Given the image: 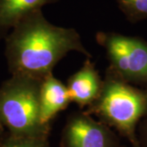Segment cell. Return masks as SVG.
<instances>
[{
    "label": "cell",
    "mask_w": 147,
    "mask_h": 147,
    "mask_svg": "<svg viewBox=\"0 0 147 147\" xmlns=\"http://www.w3.org/2000/svg\"><path fill=\"white\" fill-rule=\"evenodd\" d=\"M12 29L8 53L16 75L42 80L68 53L91 57L75 29L53 25L42 10L25 16Z\"/></svg>",
    "instance_id": "1"
},
{
    "label": "cell",
    "mask_w": 147,
    "mask_h": 147,
    "mask_svg": "<svg viewBox=\"0 0 147 147\" xmlns=\"http://www.w3.org/2000/svg\"><path fill=\"white\" fill-rule=\"evenodd\" d=\"M85 112L115 128L132 147H142L136 129L140 119L147 114V92L129 85L110 69L98 97Z\"/></svg>",
    "instance_id": "2"
},
{
    "label": "cell",
    "mask_w": 147,
    "mask_h": 147,
    "mask_svg": "<svg viewBox=\"0 0 147 147\" xmlns=\"http://www.w3.org/2000/svg\"><path fill=\"white\" fill-rule=\"evenodd\" d=\"M40 79L16 75L0 91V121L16 137H49L40 121Z\"/></svg>",
    "instance_id": "3"
},
{
    "label": "cell",
    "mask_w": 147,
    "mask_h": 147,
    "mask_svg": "<svg viewBox=\"0 0 147 147\" xmlns=\"http://www.w3.org/2000/svg\"><path fill=\"white\" fill-rule=\"evenodd\" d=\"M96 40L105 49L110 69L127 83L147 84V42L141 38L100 31Z\"/></svg>",
    "instance_id": "4"
},
{
    "label": "cell",
    "mask_w": 147,
    "mask_h": 147,
    "mask_svg": "<svg viewBox=\"0 0 147 147\" xmlns=\"http://www.w3.org/2000/svg\"><path fill=\"white\" fill-rule=\"evenodd\" d=\"M61 145L62 147H119V141L110 127L84 111L69 117Z\"/></svg>",
    "instance_id": "5"
},
{
    "label": "cell",
    "mask_w": 147,
    "mask_h": 147,
    "mask_svg": "<svg viewBox=\"0 0 147 147\" xmlns=\"http://www.w3.org/2000/svg\"><path fill=\"white\" fill-rule=\"evenodd\" d=\"M103 84L95 64L90 58L67 80L66 88L71 102H75L80 108L92 105L100 94Z\"/></svg>",
    "instance_id": "6"
},
{
    "label": "cell",
    "mask_w": 147,
    "mask_h": 147,
    "mask_svg": "<svg viewBox=\"0 0 147 147\" xmlns=\"http://www.w3.org/2000/svg\"><path fill=\"white\" fill-rule=\"evenodd\" d=\"M71 103L66 85L54 77L53 74L41 81L39 92L40 121L43 126L50 127L53 119Z\"/></svg>",
    "instance_id": "7"
},
{
    "label": "cell",
    "mask_w": 147,
    "mask_h": 147,
    "mask_svg": "<svg viewBox=\"0 0 147 147\" xmlns=\"http://www.w3.org/2000/svg\"><path fill=\"white\" fill-rule=\"evenodd\" d=\"M58 0H0V34L5 33L25 16Z\"/></svg>",
    "instance_id": "8"
},
{
    "label": "cell",
    "mask_w": 147,
    "mask_h": 147,
    "mask_svg": "<svg viewBox=\"0 0 147 147\" xmlns=\"http://www.w3.org/2000/svg\"><path fill=\"white\" fill-rule=\"evenodd\" d=\"M121 11L132 22L147 19V0H115Z\"/></svg>",
    "instance_id": "9"
},
{
    "label": "cell",
    "mask_w": 147,
    "mask_h": 147,
    "mask_svg": "<svg viewBox=\"0 0 147 147\" xmlns=\"http://www.w3.org/2000/svg\"><path fill=\"white\" fill-rule=\"evenodd\" d=\"M2 147H51L47 137L11 136Z\"/></svg>",
    "instance_id": "10"
},
{
    "label": "cell",
    "mask_w": 147,
    "mask_h": 147,
    "mask_svg": "<svg viewBox=\"0 0 147 147\" xmlns=\"http://www.w3.org/2000/svg\"><path fill=\"white\" fill-rule=\"evenodd\" d=\"M147 115V114H146ZM142 138H143V141H144V144L145 146H147V119L146 122H145V124L143 127V131H142Z\"/></svg>",
    "instance_id": "11"
}]
</instances>
